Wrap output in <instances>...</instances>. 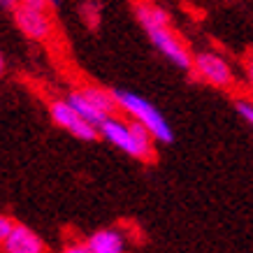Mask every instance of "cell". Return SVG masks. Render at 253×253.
Segmentation results:
<instances>
[{"label":"cell","instance_id":"obj_1","mask_svg":"<svg viewBox=\"0 0 253 253\" xmlns=\"http://www.w3.org/2000/svg\"><path fill=\"white\" fill-rule=\"evenodd\" d=\"M112 93H114L116 105L130 116V121L142 123L146 130L151 132V137L156 142H161V144H172L174 142L172 126L151 100H146L144 95H139L135 91H128V88H112Z\"/></svg>","mask_w":253,"mask_h":253},{"label":"cell","instance_id":"obj_2","mask_svg":"<svg viewBox=\"0 0 253 253\" xmlns=\"http://www.w3.org/2000/svg\"><path fill=\"white\" fill-rule=\"evenodd\" d=\"M100 137L107 139L109 144L126 151L137 161H151L154 158V137L142 123L121 121L116 116H109L100 128Z\"/></svg>","mask_w":253,"mask_h":253},{"label":"cell","instance_id":"obj_3","mask_svg":"<svg viewBox=\"0 0 253 253\" xmlns=\"http://www.w3.org/2000/svg\"><path fill=\"white\" fill-rule=\"evenodd\" d=\"M14 23L31 40H46L54 31V21L44 12V2H40V0H31V2H23L21 7H16Z\"/></svg>","mask_w":253,"mask_h":253},{"label":"cell","instance_id":"obj_4","mask_svg":"<svg viewBox=\"0 0 253 253\" xmlns=\"http://www.w3.org/2000/svg\"><path fill=\"white\" fill-rule=\"evenodd\" d=\"M193 72L216 88H230L235 84V72L230 63L214 51H200L193 56Z\"/></svg>","mask_w":253,"mask_h":253},{"label":"cell","instance_id":"obj_5","mask_svg":"<svg viewBox=\"0 0 253 253\" xmlns=\"http://www.w3.org/2000/svg\"><path fill=\"white\" fill-rule=\"evenodd\" d=\"M146 38L154 44V49L158 54H163L169 63H174L176 68L181 70H193V56L188 54V49L184 46V42L176 38L169 28H149Z\"/></svg>","mask_w":253,"mask_h":253},{"label":"cell","instance_id":"obj_6","mask_svg":"<svg viewBox=\"0 0 253 253\" xmlns=\"http://www.w3.org/2000/svg\"><path fill=\"white\" fill-rule=\"evenodd\" d=\"M49 114H51L56 126H61L63 130H68L70 135H75L77 139H84V142L98 139L100 132L95 130L93 126H88L75 109L70 107L65 100H54V102H49Z\"/></svg>","mask_w":253,"mask_h":253},{"label":"cell","instance_id":"obj_7","mask_svg":"<svg viewBox=\"0 0 253 253\" xmlns=\"http://www.w3.org/2000/svg\"><path fill=\"white\" fill-rule=\"evenodd\" d=\"M2 251L5 253H44V242L28 225L16 223V228L9 235V239L2 242Z\"/></svg>","mask_w":253,"mask_h":253},{"label":"cell","instance_id":"obj_8","mask_svg":"<svg viewBox=\"0 0 253 253\" xmlns=\"http://www.w3.org/2000/svg\"><path fill=\"white\" fill-rule=\"evenodd\" d=\"M86 246L91 253H123L126 239H123V232L119 228H102L86 239Z\"/></svg>","mask_w":253,"mask_h":253},{"label":"cell","instance_id":"obj_9","mask_svg":"<svg viewBox=\"0 0 253 253\" xmlns=\"http://www.w3.org/2000/svg\"><path fill=\"white\" fill-rule=\"evenodd\" d=\"M65 102H68L70 107L75 109V112H77V114L82 116V119H84V121L88 123V126H93V128H95L98 132H100V128H102V123H105V121L109 119V116H105L102 112H100V109L93 107L91 102H86L84 95H82L79 91L68 93V98H65Z\"/></svg>","mask_w":253,"mask_h":253},{"label":"cell","instance_id":"obj_10","mask_svg":"<svg viewBox=\"0 0 253 253\" xmlns=\"http://www.w3.org/2000/svg\"><path fill=\"white\" fill-rule=\"evenodd\" d=\"M135 16H137L139 26L144 31H149V28H169V23H172L168 9L158 7V5H137Z\"/></svg>","mask_w":253,"mask_h":253},{"label":"cell","instance_id":"obj_11","mask_svg":"<svg viewBox=\"0 0 253 253\" xmlns=\"http://www.w3.org/2000/svg\"><path fill=\"white\" fill-rule=\"evenodd\" d=\"M79 93L84 95L86 102H91L95 109H100L105 116H114L116 112V100H114V93L107 91V88H100V86H82Z\"/></svg>","mask_w":253,"mask_h":253},{"label":"cell","instance_id":"obj_12","mask_svg":"<svg viewBox=\"0 0 253 253\" xmlns=\"http://www.w3.org/2000/svg\"><path fill=\"white\" fill-rule=\"evenodd\" d=\"M235 109H237V114L244 119V121H249L253 126V102L251 100H237L235 102Z\"/></svg>","mask_w":253,"mask_h":253},{"label":"cell","instance_id":"obj_13","mask_svg":"<svg viewBox=\"0 0 253 253\" xmlns=\"http://www.w3.org/2000/svg\"><path fill=\"white\" fill-rule=\"evenodd\" d=\"M14 228H16V221L14 218H9V216H0V242H7L9 239V235L14 232Z\"/></svg>","mask_w":253,"mask_h":253},{"label":"cell","instance_id":"obj_14","mask_svg":"<svg viewBox=\"0 0 253 253\" xmlns=\"http://www.w3.org/2000/svg\"><path fill=\"white\" fill-rule=\"evenodd\" d=\"M63 253H91L86 244H70L63 249Z\"/></svg>","mask_w":253,"mask_h":253},{"label":"cell","instance_id":"obj_15","mask_svg":"<svg viewBox=\"0 0 253 253\" xmlns=\"http://www.w3.org/2000/svg\"><path fill=\"white\" fill-rule=\"evenodd\" d=\"M246 75H249V84L253 86V54L246 56Z\"/></svg>","mask_w":253,"mask_h":253}]
</instances>
